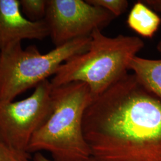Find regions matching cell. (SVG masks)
<instances>
[{"label": "cell", "mask_w": 161, "mask_h": 161, "mask_svg": "<svg viewBox=\"0 0 161 161\" xmlns=\"http://www.w3.org/2000/svg\"><path fill=\"white\" fill-rule=\"evenodd\" d=\"M86 52L69 58L58 69L50 82L53 88L74 82L88 86L94 99L128 74L132 58L144 46L138 36H107L93 31Z\"/></svg>", "instance_id": "3957f363"}, {"label": "cell", "mask_w": 161, "mask_h": 161, "mask_svg": "<svg viewBox=\"0 0 161 161\" xmlns=\"http://www.w3.org/2000/svg\"><path fill=\"white\" fill-rule=\"evenodd\" d=\"M49 35L45 20L32 22L24 16L19 0H0V52L23 40H42Z\"/></svg>", "instance_id": "52a82bcc"}, {"label": "cell", "mask_w": 161, "mask_h": 161, "mask_svg": "<svg viewBox=\"0 0 161 161\" xmlns=\"http://www.w3.org/2000/svg\"><path fill=\"white\" fill-rule=\"evenodd\" d=\"M90 4L101 7L112 13L115 17L125 12L128 7L127 0H86Z\"/></svg>", "instance_id": "8fae6325"}, {"label": "cell", "mask_w": 161, "mask_h": 161, "mask_svg": "<svg viewBox=\"0 0 161 161\" xmlns=\"http://www.w3.org/2000/svg\"><path fill=\"white\" fill-rule=\"evenodd\" d=\"M90 41V36L77 38L46 54H41L35 46L23 49L21 42L1 51L0 102L14 101L22 93L54 75L69 58L86 52Z\"/></svg>", "instance_id": "277c9868"}, {"label": "cell", "mask_w": 161, "mask_h": 161, "mask_svg": "<svg viewBox=\"0 0 161 161\" xmlns=\"http://www.w3.org/2000/svg\"><path fill=\"white\" fill-rule=\"evenodd\" d=\"M128 70H132L141 84L161 100V58L152 60L136 56L130 60Z\"/></svg>", "instance_id": "ba28073f"}, {"label": "cell", "mask_w": 161, "mask_h": 161, "mask_svg": "<svg viewBox=\"0 0 161 161\" xmlns=\"http://www.w3.org/2000/svg\"><path fill=\"white\" fill-rule=\"evenodd\" d=\"M127 23L137 34L151 38L159 28L161 19L143 1H139L132 6L127 17Z\"/></svg>", "instance_id": "9c48e42d"}, {"label": "cell", "mask_w": 161, "mask_h": 161, "mask_svg": "<svg viewBox=\"0 0 161 161\" xmlns=\"http://www.w3.org/2000/svg\"><path fill=\"white\" fill-rule=\"evenodd\" d=\"M82 128L90 161H161V100L133 73L92 100Z\"/></svg>", "instance_id": "6da1fadb"}, {"label": "cell", "mask_w": 161, "mask_h": 161, "mask_svg": "<svg viewBox=\"0 0 161 161\" xmlns=\"http://www.w3.org/2000/svg\"><path fill=\"white\" fill-rule=\"evenodd\" d=\"M21 12L32 22L44 20L46 14L47 0H19Z\"/></svg>", "instance_id": "30bf717a"}, {"label": "cell", "mask_w": 161, "mask_h": 161, "mask_svg": "<svg viewBox=\"0 0 161 161\" xmlns=\"http://www.w3.org/2000/svg\"><path fill=\"white\" fill-rule=\"evenodd\" d=\"M110 12L83 0H47L45 21L55 47L90 36L115 19Z\"/></svg>", "instance_id": "8992f818"}, {"label": "cell", "mask_w": 161, "mask_h": 161, "mask_svg": "<svg viewBox=\"0 0 161 161\" xmlns=\"http://www.w3.org/2000/svg\"><path fill=\"white\" fill-rule=\"evenodd\" d=\"M0 59H1V56H0Z\"/></svg>", "instance_id": "2e32d148"}, {"label": "cell", "mask_w": 161, "mask_h": 161, "mask_svg": "<svg viewBox=\"0 0 161 161\" xmlns=\"http://www.w3.org/2000/svg\"><path fill=\"white\" fill-rule=\"evenodd\" d=\"M53 110L35 133L28 152H49L54 161H90L82 121L93 100L86 84L74 82L53 88Z\"/></svg>", "instance_id": "7a4b0ae2"}, {"label": "cell", "mask_w": 161, "mask_h": 161, "mask_svg": "<svg viewBox=\"0 0 161 161\" xmlns=\"http://www.w3.org/2000/svg\"><path fill=\"white\" fill-rule=\"evenodd\" d=\"M34 161H54L47 158L41 152H36L34 158Z\"/></svg>", "instance_id": "5bb4252c"}, {"label": "cell", "mask_w": 161, "mask_h": 161, "mask_svg": "<svg viewBox=\"0 0 161 161\" xmlns=\"http://www.w3.org/2000/svg\"><path fill=\"white\" fill-rule=\"evenodd\" d=\"M143 2L155 12L161 13V0H144Z\"/></svg>", "instance_id": "4fadbf2b"}, {"label": "cell", "mask_w": 161, "mask_h": 161, "mask_svg": "<svg viewBox=\"0 0 161 161\" xmlns=\"http://www.w3.org/2000/svg\"><path fill=\"white\" fill-rule=\"evenodd\" d=\"M53 86L48 80L27 98L0 102V139L15 149L28 152L30 142L53 110Z\"/></svg>", "instance_id": "5b68a950"}, {"label": "cell", "mask_w": 161, "mask_h": 161, "mask_svg": "<svg viewBox=\"0 0 161 161\" xmlns=\"http://www.w3.org/2000/svg\"><path fill=\"white\" fill-rule=\"evenodd\" d=\"M0 161H34L29 153L12 148L0 139Z\"/></svg>", "instance_id": "7c38bea8"}, {"label": "cell", "mask_w": 161, "mask_h": 161, "mask_svg": "<svg viewBox=\"0 0 161 161\" xmlns=\"http://www.w3.org/2000/svg\"><path fill=\"white\" fill-rule=\"evenodd\" d=\"M157 48L158 50V51L161 53V40L160 41V42L158 43V46H157Z\"/></svg>", "instance_id": "9a60e30c"}]
</instances>
